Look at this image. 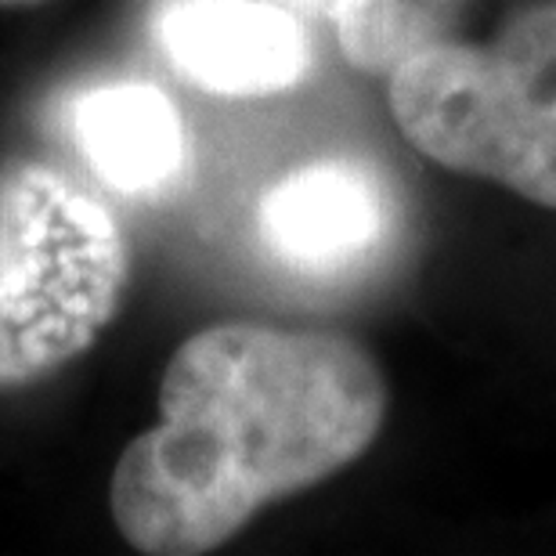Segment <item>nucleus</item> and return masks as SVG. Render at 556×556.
I'll return each instance as SVG.
<instances>
[{
	"instance_id": "obj_7",
	"label": "nucleus",
	"mask_w": 556,
	"mask_h": 556,
	"mask_svg": "<svg viewBox=\"0 0 556 556\" xmlns=\"http://www.w3.org/2000/svg\"><path fill=\"white\" fill-rule=\"evenodd\" d=\"M470 0H332L329 22L354 70L391 76L413 54L455 37Z\"/></svg>"
},
{
	"instance_id": "obj_9",
	"label": "nucleus",
	"mask_w": 556,
	"mask_h": 556,
	"mask_svg": "<svg viewBox=\"0 0 556 556\" xmlns=\"http://www.w3.org/2000/svg\"><path fill=\"white\" fill-rule=\"evenodd\" d=\"M0 4H40V0H0Z\"/></svg>"
},
{
	"instance_id": "obj_2",
	"label": "nucleus",
	"mask_w": 556,
	"mask_h": 556,
	"mask_svg": "<svg viewBox=\"0 0 556 556\" xmlns=\"http://www.w3.org/2000/svg\"><path fill=\"white\" fill-rule=\"evenodd\" d=\"M397 130L430 163L556 210V0L492 40H441L387 76Z\"/></svg>"
},
{
	"instance_id": "obj_5",
	"label": "nucleus",
	"mask_w": 556,
	"mask_h": 556,
	"mask_svg": "<svg viewBox=\"0 0 556 556\" xmlns=\"http://www.w3.org/2000/svg\"><path fill=\"white\" fill-rule=\"evenodd\" d=\"M391 192L369 163L329 155L282 174L257 225L275 261L300 275H343L372 257L391 228Z\"/></svg>"
},
{
	"instance_id": "obj_8",
	"label": "nucleus",
	"mask_w": 556,
	"mask_h": 556,
	"mask_svg": "<svg viewBox=\"0 0 556 556\" xmlns=\"http://www.w3.org/2000/svg\"><path fill=\"white\" fill-rule=\"evenodd\" d=\"M289 11H296L300 18H329L332 11V0H275Z\"/></svg>"
},
{
	"instance_id": "obj_4",
	"label": "nucleus",
	"mask_w": 556,
	"mask_h": 556,
	"mask_svg": "<svg viewBox=\"0 0 556 556\" xmlns=\"http://www.w3.org/2000/svg\"><path fill=\"white\" fill-rule=\"evenodd\" d=\"M275 0H163L152 37L188 84L220 98H264L311 73V33Z\"/></svg>"
},
{
	"instance_id": "obj_3",
	"label": "nucleus",
	"mask_w": 556,
	"mask_h": 556,
	"mask_svg": "<svg viewBox=\"0 0 556 556\" xmlns=\"http://www.w3.org/2000/svg\"><path fill=\"white\" fill-rule=\"evenodd\" d=\"M127 242L102 199L37 160L0 166V391L98 343L127 289Z\"/></svg>"
},
{
	"instance_id": "obj_6",
	"label": "nucleus",
	"mask_w": 556,
	"mask_h": 556,
	"mask_svg": "<svg viewBox=\"0 0 556 556\" xmlns=\"http://www.w3.org/2000/svg\"><path fill=\"white\" fill-rule=\"evenodd\" d=\"M76 149L113 192L155 195L185 166V124L170 94L144 80H113L73 105Z\"/></svg>"
},
{
	"instance_id": "obj_1",
	"label": "nucleus",
	"mask_w": 556,
	"mask_h": 556,
	"mask_svg": "<svg viewBox=\"0 0 556 556\" xmlns=\"http://www.w3.org/2000/svg\"><path fill=\"white\" fill-rule=\"evenodd\" d=\"M387 380L340 332L217 321L170 354L160 419L116 459L109 509L149 556H199L264 506L358 463L387 419Z\"/></svg>"
}]
</instances>
